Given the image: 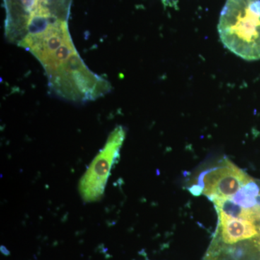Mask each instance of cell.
Instances as JSON below:
<instances>
[{"label":"cell","mask_w":260,"mask_h":260,"mask_svg":"<svg viewBox=\"0 0 260 260\" xmlns=\"http://www.w3.org/2000/svg\"><path fill=\"white\" fill-rule=\"evenodd\" d=\"M218 28L229 50L245 60L260 59V0H227Z\"/></svg>","instance_id":"obj_1"},{"label":"cell","mask_w":260,"mask_h":260,"mask_svg":"<svg viewBox=\"0 0 260 260\" xmlns=\"http://www.w3.org/2000/svg\"><path fill=\"white\" fill-rule=\"evenodd\" d=\"M125 135L122 126H116L109 135L104 148L83 174L78 189L84 201L92 203L102 198L113 165L119 158Z\"/></svg>","instance_id":"obj_2"},{"label":"cell","mask_w":260,"mask_h":260,"mask_svg":"<svg viewBox=\"0 0 260 260\" xmlns=\"http://www.w3.org/2000/svg\"><path fill=\"white\" fill-rule=\"evenodd\" d=\"M5 37L11 42L32 20L68 16L73 0H3Z\"/></svg>","instance_id":"obj_3"},{"label":"cell","mask_w":260,"mask_h":260,"mask_svg":"<svg viewBox=\"0 0 260 260\" xmlns=\"http://www.w3.org/2000/svg\"><path fill=\"white\" fill-rule=\"evenodd\" d=\"M252 179L229 159L224 158L215 167L200 174L198 183L191 185L189 190L195 196L204 194L210 200L214 198H232Z\"/></svg>","instance_id":"obj_4"},{"label":"cell","mask_w":260,"mask_h":260,"mask_svg":"<svg viewBox=\"0 0 260 260\" xmlns=\"http://www.w3.org/2000/svg\"><path fill=\"white\" fill-rule=\"evenodd\" d=\"M259 185L256 184L254 179H252L242 186L230 199L243 208L254 210L258 207L256 204V197L259 194Z\"/></svg>","instance_id":"obj_5"}]
</instances>
